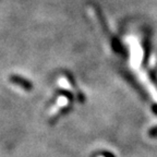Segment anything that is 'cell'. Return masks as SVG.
I'll return each instance as SVG.
<instances>
[{"label": "cell", "mask_w": 157, "mask_h": 157, "mask_svg": "<svg viewBox=\"0 0 157 157\" xmlns=\"http://www.w3.org/2000/svg\"><path fill=\"white\" fill-rule=\"evenodd\" d=\"M12 82H14L15 84L22 85L23 88H25V90H29V88H31V83L25 81V80H23V78H20V76H14V78H12Z\"/></svg>", "instance_id": "6da1fadb"}]
</instances>
